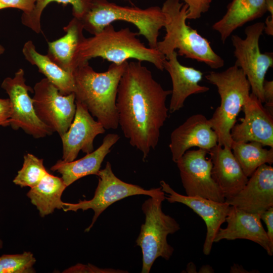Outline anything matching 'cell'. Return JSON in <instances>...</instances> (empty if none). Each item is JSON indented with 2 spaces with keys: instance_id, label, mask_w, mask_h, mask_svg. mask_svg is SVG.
Listing matches in <instances>:
<instances>
[{
  "instance_id": "cell-1",
  "label": "cell",
  "mask_w": 273,
  "mask_h": 273,
  "mask_svg": "<svg viewBox=\"0 0 273 273\" xmlns=\"http://www.w3.org/2000/svg\"><path fill=\"white\" fill-rule=\"evenodd\" d=\"M165 90L141 62H128L118 87V124L131 146L143 153L145 161L158 145L160 129L168 117Z\"/></svg>"
},
{
  "instance_id": "cell-2",
  "label": "cell",
  "mask_w": 273,
  "mask_h": 273,
  "mask_svg": "<svg viewBox=\"0 0 273 273\" xmlns=\"http://www.w3.org/2000/svg\"><path fill=\"white\" fill-rule=\"evenodd\" d=\"M127 64V61L112 63L107 71L97 72L87 62L72 72L75 100L84 105L105 129H116L118 127L117 90Z\"/></svg>"
},
{
  "instance_id": "cell-3",
  "label": "cell",
  "mask_w": 273,
  "mask_h": 273,
  "mask_svg": "<svg viewBox=\"0 0 273 273\" xmlns=\"http://www.w3.org/2000/svg\"><path fill=\"white\" fill-rule=\"evenodd\" d=\"M138 35L128 27L115 30L110 24L93 36L84 37L74 54L71 65L72 73L79 65L96 57L115 64H121L130 59L147 61L163 71L165 56L156 49L147 47L136 37Z\"/></svg>"
},
{
  "instance_id": "cell-4",
  "label": "cell",
  "mask_w": 273,
  "mask_h": 273,
  "mask_svg": "<svg viewBox=\"0 0 273 273\" xmlns=\"http://www.w3.org/2000/svg\"><path fill=\"white\" fill-rule=\"evenodd\" d=\"M188 6L179 0H166L161 9L166 21V34L156 49L167 57L178 50L177 54L204 63L212 69L224 66L223 59L212 49L210 42L186 23Z\"/></svg>"
},
{
  "instance_id": "cell-5",
  "label": "cell",
  "mask_w": 273,
  "mask_h": 273,
  "mask_svg": "<svg viewBox=\"0 0 273 273\" xmlns=\"http://www.w3.org/2000/svg\"><path fill=\"white\" fill-rule=\"evenodd\" d=\"M205 77L216 86L220 97V106L209 121L217 134V144L231 149V130L249 97L250 83L242 69L235 65L221 72H209Z\"/></svg>"
},
{
  "instance_id": "cell-6",
  "label": "cell",
  "mask_w": 273,
  "mask_h": 273,
  "mask_svg": "<svg viewBox=\"0 0 273 273\" xmlns=\"http://www.w3.org/2000/svg\"><path fill=\"white\" fill-rule=\"evenodd\" d=\"M79 20L83 29L93 35L115 21L131 23L138 28V35L146 38L149 47L156 49L159 30L164 27L166 18L158 6L142 9L119 6L107 0H93L89 9Z\"/></svg>"
},
{
  "instance_id": "cell-7",
  "label": "cell",
  "mask_w": 273,
  "mask_h": 273,
  "mask_svg": "<svg viewBox=\"0 0 273 273\" xmlns=\"http://www.w3.org/2000/svg\"><path fill=\"white\" fill-rule=\"evenodd\" d=\"M165 193L157 194L146 200L142 210L145 216L140 232L136 240V245L142 250L143 266L142 273H149L155 260L161 257L169 260L174 249L167 241L168 235L180 230L178 223L171 216L165 214L162 203Z\"/></svg>"
},
{
  "instance_id": "cell-8",
  "label": "cell",
  "mask_w": 273,
  "mask_h": 273,
  "mask_svg": "<svg viewBox=\"0 0 273 273\" xmlns=\"http://www.w3.org/2000/svg\"><path fill=\"white\" fill-rule=\"evenodd\" d=\"M264 29V23L258 22L246 27V37L232 35L235 65L242 69L250 85L251 93L263 103V84L268 70L273 66L272 53H262L259 40Z\"/></svg>"
},
{
  "instance_id": "cell-9",
  "label": "cell",
  "mask_w": 273,
  "mask_h": 273,
  "mask_svg": "<svg viewBox=\"0 0 273 273\" xmlns=\"http://www.w3.org/2000/svg\"><path fill=\"white\" fill-rule=\"evenodd\" d=\"M97 176L98 184L92 199L80 200L77 203L64 202L63 210L65 212L89 209L94 211L91 224L85 232H89L101 213L115 202L131 196L144 195L153 197L163 192L161 187L145 190L139 186L121 180L114 174L108 161L105 168L100 169Z\"/></svg>"
},
{
  "instance_id": "cell-10",
  "label": "cell",
  "mask_w": 273,
  "mask_h": 273,
  "mask_svg": "<svg viewBox=\"0 0 273 273\" xmlns=\"http://www.w3.org/2000/svg\"><path fill=\"white\" fill-rule=\"evenodd\" d=\"M1 87L9 96L11 106L9 125L13 129H21L36 139L50 135L54 132L36 114L32 99L28 93H33V90L26 84L22 68L19 69L13 77L5 78Z\"/></svg>"
},
{
  "instance_id": "cell-11",
  "label": "cell",
  "mask_w": 273,
  "mask_h": 273,
  "mask_svg": "<svg viewBox=\"0 0 273 273\" xmlns=\"http://www.w3.org/2000/svg\"><path fill=\"white\" fill-rule=\"evenodd\" d=\"M33 104L40 120L62 136L68 129L76 111L74 93L65 95L46 78L33 87Z\"/></svg>"
},
{
  "instance_id": "cell-12",
  "label": "cell",
  "mask_w": 273,
  "mask_h": 273,
  "mask_svg": "<svg viewBox=\"0 0 273 273\" xmlns=\"http://www.w3.org/2000/svg\"><path fill=\"white\" fill-rule=\"evenodd\" d=\"M208 151L199 148L187 151L176 162L186 195L200 196L218 202L225 199L211 175L212 162Z\"/></svg>"
},
{
  "instance_id": "cell-13",
  "label": "cell",
  "mask_w": 273,
  "mask_h": 273,
  "mask_svg": "<svg viewBox=\"0 0 273 273\" xmlns=\"http://www.w3.org/2000/svg\"><path fill=\"white\" fill-rule=\"evenodd\" d=\"M160 184L161 190L167 194L165 199L168 202L180 203L187 206L204 220L207 231L203 252L205 255H209L214 239L219 229L225 222L231 205L225 201L218 202L200 196L181 195L164 180H161Z\"/></svg>"
},
{
  "instance_id": "cell-14",
  "label": "cell",
  "mask_w": 273,
  "mask_h": 273,
  "mask_svg": "<svg viewBox=\"0 0 273 273\" xmlns=\"http://www.w3.org/2000/svg\"><path fill=\"white\" fill-rule=\"evenodd\" d=\"M242 110L244 117L235 124L231 130L234 142H257L263 146L273 148L272 114L264 107L262 103L252 93Z\"/></svg>"
},
{
  "instance_id": "cell-15",
  "label": "cell",
  "mask_w": 273,
  "mask_h": 273,
  "mask_svg": "<svg viewBox=\"0 0 273 273\" xmlns=\"http://www.w3.org/2000/svg\"><path fill=\"white\" fill-rule=\"evenodd\" d=\"M76 111L73 121L67 131L61 136L62 160H74L79 152L86 154L94 151V141L99 134L105 132L103 126L95 120L86 108L75 100Z\"/></svg>"
},
{
  "instance_id": "cell-16",
  "label": "cell",
  "mask_w": 273,
  "mask_h": 273,
  "mask_svg": "<svg viewBox=\"0 0 273 273\" xmlns=\"http://www.w3.org/2000/svg\"><path fill=\"white\" fill-rule=\"evenodd\" d=\"M217 140L209 119L201 114L193 115L171 133L169 148L172 160L176 163L194 147L209 151L217 145Z\"/></svg>"
},
{
  "instance_id": "cell-17",
  "label": "cell",
  "mask_w": 273,
  "mask_h": 273,
  "mask_svg": "<svg viewBox=\"0 0 273 273\" xmlns=\"http://www.w3.org/2000/svg\"><path fill=\"white\" fill-rule=\"evenodd\" d=\"M225 202L242 210L259 214L273 207V167L267 164L260 166L244 187Z\"/></svg>"
},
{
  "instance_id": "cell-18",
  "label": "cell",
  "mask_w": 273,
  "mask_h": 273,
  "mask_svg": "<svg viewBox=\"0 0 273 273\" xmlns=\"http://www.w3.org/2000/svg\"><path fill=\"white\" fill-rule=\"evenodd\" d=\"M260 214L242 210L231 206L225 222V228H220L213 243L222 240L246 239L253 241L265 250L267 254H273V244L270 241L263 227Z\"/></svg>"
},
{
  "instance_id": "cell-19",
  "label": "cell",
  "mask_w": 273,
  "mask_h": 273,
  "mask_svg": "<svg viewBox=\"0 0 273 273\" xmlns=\"http://www.w3.org/2000/svg\"><path fill=\"white\" fill-rule=\"evenodd\" d=\"M177 53L174 51L165 60L163 66L169 74L172 89L169 107L170 113H174L183 108L188 97L192 95L204 93L209 88L201 85L203 73L192 67L181 65L177 59Z\"/></svg>"
},
{
  "instance_id": "cell-20",
  "label": "cell",
  "mask_w": 273,
  "mask_h": 273,
  "mask_svg": "<svg viewBox=\"0 0 273 273\" xmlns=\"http://www.w3.org/2000/svg\"><path fill=\"white\" fill-rule=\"evenodd\" d=\"M208 154L212 162V176L225 200H229L244 187L248 177L243 172L231 149L217 144Z\"/></svg>"
},
{
  "instance_id": "cell-21",
  "label": "cell",
  "mask_w": 273,
  "mask_h": 273,
  "mask_svg": "<svg viewBox=\"0 0 273 273\" xmlns=\"http://www.w3.org/2000/svg\"><path fill=\"white\" fill-rule=\"evenodd\" d=\"M119 139L120 136L117 134H107L101 145L96 150L78 160L70 162L59 160L51 170L61 174V178L67 187L85 176L97 175L104 158Z\"/></svg>"
},
{
  "instance_id": "cell-22",
  "label": "cell",
  "mask_w": 273,
  "mask_h": 273,
  "mask_svg": "<svg viewBox=\"0 0 273 273\" xmlns=\"http://www.w3.org/2000/svg\"><path fill=\"white\" fill-rule=\"evenodd\" d=\"M267 12L266 0H232L223 16L212 25L224 43L233 32Z\"/></svg>"
},
{
  "instance_id": "cell-23",
  "label": "cell",
  "mask_w": 273,
  "mask_h": 273,
  "mask_svg": "<svg viewBox=\"0 0 273 273\" xmlns=\"http://www.w3.org/2000/svg\"><path fill=\"white\" fill-rule=\"evenodd\" d=\"M22 53L25 59L31 64L36 66L39 71L61 94L67 95L74 93L75 83L72 73L59 66L47 55L38 53L31 40L24 43Z\"/></svg>"
},
{
  "instance_id": "cell-24",
  "label": "cell",
  "mask_w": 273,
  "mask_h": 273,
  "mask_svg": "<svg viewBox=\"0 0 273 273\" xmlns=\"http://www.w3.org/2000/svg\"><path fill=\"white\" fill-rule=\"evenodd\" d=\"M66 188L61 177L49 172L37 185L30 188L26 195L36 207L40 216L43 217L53 213L56 209H63L61 197Z\"/></svg>"
},
{
  "instance_id": "cell-25",
  "label": "cell",
  "mask_w": 273,
  "mask_h": 273,
  "mask_svg": "<svg viewBox=\"0 0 273 273\" xmlns=\"http://www.w3.org/2000/svg\"><path fill=\"white\" fill-rule=\"evenodd\" d=\"M64 29L66 34L63 36L48 42L47 55L59 66L72 73L71 62L77 46L84 37V29L80 20L74 17Z\"/></svg>"
},
{
  "instance_id": "cell-26",
  "label": "cell",
  "mask_w": 273,
  "mask_h": 273,
  "mask_svg": "<svg viewBox=\"0 0 273 273\" xmlns=\"http://www.w3.org/2000/svg\"><path fill=\"white\" fill-rule=\"evenodd\" d=\"M231 150L243 172L250 177L260 166L273 163V148L267 149L257 142H236Z\"/></svg>"
},
{
  "instance_id": "cell-27",
  "label": "cell",
  "mask_w": 273,
  "mask_h": 273,
  "mask_svg": "<svg viewBox=\"0 0 273 273\" xmlns=\"http://www.w3.org/2000/svg\"><path fill=\"white\" fill-rule=\"evenodd\" d=\"M93 0H35L34 8L28 14L22 13L21 22L26 27L38 34L41 31L40 19L42 12L47 5L52 2L72 6L74 17L80 19L89 9Z\"/></svg>"
},
{
  "instance_id": "cell-28",
  "label": "cell",
  "mask_w": 273,
  "mask_h": 273,
  "mask_svg": "<svg viewBox=\"0 0 273 273\" xmlns=\"http://www.w3.org/2000/svg\"><path fill=\"white\" fill-rule=\"evenodd\" d=\"M49 172L45 168L42 159L27 153L24 156L22 168L13 180L21 188H32L37 185Z\"/></svg>"
},
{
  "instance_id": "cell-29",
  "label": "cell",
  "mask_w": 273,
  "mask_h": 273,
  "mask_svg": "<svg viewBox=\"0 0 273 273\" xmlns=\"http://www.w3.org/2000/svg\"><path fill=\"white\" fill-rule=\"evenodd\" d=\"M36 259L30 251L0 256V273H33Z\"/></svg>"
},
{
  "instance_id": "cell-30",
  "label": "cell",
  "mask_w": 273,
  "mask_h": 273,
  "mask_svg": "<svg viewBox=\"0 0 273 273\" xmlns=\"http://www.w3.org/2000/svg\"><path fill=\"white\" fill-rule=\"evenodd\" d=\"M188 6L187 19H199L202 14L207 12L210 7L212 0H183Z\"/></svg>"
},
{
  "instance_id": "cell-31",
  "label": "cell",
  "mask_w": 273,
  "mask_h": 273,
  "mask_svg": "<svg viewBox=\"0 0 273 273\" xmlns=\"http://www.w3.org/2000/svg\"><path fill=\"white\" fill-rule=\"evenodd\" d=\"M63 272L67 273H125L128 271L113 268H102L94 266L90 263L87 265L77 263L75 265L69 267Z\"/></svg>"
},
{
  "instance_id": "cell-32",
  "label": "cell",
  "mask_w": 273,
  "mask_h": 273,
  "mask_svg": "<svg viewBox=\"0 0 273 273\" xmlns=\"http://www.w3.org/2000/svg\"><path fill=\"white\" fill-rule=\"evenodd\" d=\"M0 2L9 8L18 9L23 11V14H28L33 10L35 0H0Z\"/></svg>"
},
{
  "instance_id": "cell-33",
  "label": "cell",
  "mask_w": 273,
  "mask_h": 273,
  "mask_svg": "<svg viewBox=\"0 0 273 273\" xmlns=\"http://www.w3.org/2000/svg\"><path fill=\"white\" fill-rule=\"evenodd\" d=\"M263 95L265 107L273 114V81L264 80L263 84Z\"/></svg>"
},
{
  "instance_id": "cell-34",
  "label": "cell",
  "mask_w": 273,
  "mask_h": 273,
  "mask_svg": "<svg viewBox=\"0 0 273 273\" xmlns=\"http://www.w3.org/2000/svg\"><path fill=\"white\" fill-rule=\"evenodd\" d=\"M11 106L9 98H0V126L9 125Z\"/></svg>"
},
{
  "instance_id": "cell-35",
  "label": "cell",
  "mask_w": 273,
  "mask_h": 273,
  "mask_svg": "<svg viewBox=\"0 0 273 273\" xmlns=\"http://www.w3.org/2000/svg\"><path fill=\"white\" fill-rule=\"evenodd\" d=\"M260 218L267 227V235L273 244V207H271L260 214Z\"/></svg>"
},
{
  "instance_id": "cell-36",
  "label": "cell",
  "mask_w": 273,
  "mask_h": 273,
  "mask_svg": "<svg viewBox=\"0 0 273 273\" xmlns=\"http://www.w3.org/2000/svg\"><path fill=\"white\" fill-rule=\"evenodd\" d=\"M264 31L267 35H273V15H270L266 18Z\"/></svg>"
},
{
  "instance_id": "cell-37",
  "label": "cell",
  "mask_w": 273,
  "mask_h": 273,
  "mask_svg": "<svg viewBox=\"0 0 273 273\" xmlns=\"http://www.w3.org/2000/svg\"><path fill=\"white\" fill-rule=\"evenodd\" d=\"M266 8L267 12L273 15V0H266Z\"/></svg>"
},
{
  "instance_id": "cell-38",
  "label": "cell",
  "mask_w": 273,
  "mask_h": 273,
  "mask_svg": "<svg viewBox=\"0 0 273 273\" xmlns=\"http://www.w3.org/2000/svg\"><path fill=\"white\" fill-rule=\"evenodd\" d=\"M213 270L212 268L209 265H206L201 267L200 269L199 272H213Z\"/></svg>"
},
{
  "instance_id": "cell-39",
  "label": "cell",
  "mask_w": 273,
  "mask_h": 273,
  "mask_svg": "<svg viewBox=\"0 0 273 273\" xmlns=\"http://www.w3.org/2000/svg\"><path fill=\"white\" fill-rule=\"evenodd\" d=\"M6 8H9L7 5L3 4L0 2V10L6 9Z\"/></svg>"
},
{
  "instance_id": "cell-40",
  "label": "cell",
  "mask_w": 273,
  "mask_h": 273,
  "mask_svg": "<svg viewBox=\"0 0 273 273\" xmlns=\"http://www.w3.org/2000/svg\"><path fill=\"white\" fill-rule=\"evenodd\" d=\"M5 51L4 47L0 44V55H2Z\"/></svg>"
},
{
  "instance_id": "cell-41",
  "label": "cell",
  "mask_w": 273,
  "mask_h": 273,
  "mask_svg": "<svg viewBox=\"0 0 273 273\" xmlns=\"http://www.w3.org/2000/svg\"><path fill=\"white\" fill-rule=\"evenodd\" d=\"M3 241L0 239V249H1L3 247Z\"/></svg>"
}]
</instances>
